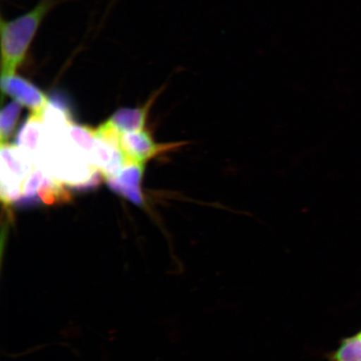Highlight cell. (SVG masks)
I'll list each match as a JSON object with an SVG mask.
<instances>
[{
    "label": "cell",
    "mask_w": 361,
    "mask_h": 361,
    "mask_svg": "<svg viewBox=\"0 0 361 361\" xmlns=\"http://www.w3.org/2000/svg\"><path fill=\"white\" fill-rule=\"evenodd\" d=\"M44 177V169L35 164L23 186L21 197L16 202L18 206L23 207L35 206L38 202H42L38 196V190Z\"/></svg>",
    "instance_id": "cell-10"
},
{
    "label": "cell",
    "mask_w": 361,
    "mask_h": 361,
    "mask_svg": "<svg viewBox=\"0 0 361 361\" xmlns=\"http://www.w3.org/2000/svg\"><path fill=\"white\" fill-rule=\"evenodd\" d=\"M22 105L18 102H12L4 106L0 114V140L1 143L7 142L19 121Z\"/></svg>",
    "instance_id": "cell-12"
},
{
    "label": "cell",
    "mask_w": 361,
    "mask_h": 361,
    "mask_svg": "<svg viewBox=\"0 0 361 361\" xmlns=\"http://www.w3.org/2000/svg\"><path fill=\"white\" fill-rule=\"evenodd\" d=\"M144 170V164H126L116 178L106 180L108 187L133 204L144 207L146 202L141 187Z\"/></svg>",
    "instance_id": "cell-5"
},
{
    "label": "cell",
    "mask_w": 361,
    "mask_h": 361,
    "mask_svg": "<svg viewBox=\"0 0 361 361\" xmlns=\"http://www.w3.org/2000/svg\"><path fill=\"white\" fill-rule=\"evenodd\" d=\"M182 143L157 144L152 135L145 130L121 135V149L126 164L145 165L152 158L165 151L179 147Z\"/></svg>",
    "instance_id": "cell-3"
},
{
    "label": "cell",
    "mask_w": 361,
    "mask_h": 361,
    "mask_svg": "<svg viewBox=\"0 0 361 361\" xmlns=\"http://www.w3.org/2000/svg\"><path fill=\"white\" fill-rule=\"evenodd\" d=\"M1 185L0 197L6 207L20 200L22 188L28 176L33 170L35 161L18 146L1 143Z\"/></svg>",
    "instance_id": "cell-2"
},
{
    "label": "cell",
    "mask_w": 361,
    "mask_h": 361,
    "mask_svg": "<svg viewBox=\"0 0 361 361\" xmlns=\"http://www.w3.org/2000/svg\"><path fill=\"white\" fill-rule=\"evenodd\" d=\"M329 361H361V331L343 338L335 350L328 355Z\"/></svg>",
    "instance_id": "cell-11"
},
{
    "label": "cell",
    "mask_w": 361,
    "mask_h": 361,
    "mask_svg": "<svg viewBox=\"0 0 361 361\" xmlns=\"http://www.w3.org/2000/svg\"><path fill=\"white\" fill-rule=\"evenodd\" d=\"M38 196L40 201L47 205H59L71 201V194L64 183L53 177L45 175L42 185L39 188Z\"/></svg>",
    "instance_id": "cell-8"
},
{
    "label": "cell",
    "mask_w": 361,
    "mask_h": 361,
    "mask_svg": "<svg viewBox=\"0 0 361 361\" xmlns=\"http://www.w3.org/2000/svg\"><path fill=\"white\" fill-rule=\"evenodd\" d=\"M1 89L4 94L28 107L35 114L44 116L49 104L48 98L30 80L16 74L2 75Z\"/></svg>",
    "instance_id": "cell-4"
},
{
    "label": "cell",
    "mask_w": 361,
    "mask_h": 361,
    "mask_svg": "<svg viewBox=\"0 0 361 361\" xmlns=\"http://www.w3.org/2000/svg\"><path fill=\"white\" fill-rule=\"evenodd\" d=\"M44 116L31 113L18 133L17 146L22 149L34 161L37 159L40 135L43 130Z\"/></svg>",
    "instance_id": "cell-7"
},
{
    "label": "cell",
    "mask_w": 361,
    "mask_h": 361,
    "mask_svg": "<svg viewBox=\"0 0 361 361\" xmlns=\"http://www.w3.org/2000/svg\"><path fill=\"white\" fill-rule=\"evenodd\" d=\"M152 102L153 99L140 108H121L108 121L121 133L141 132L146 125L148 110Z\"/></svg>",
    "instance_id": "cell-6"
},
{
    "label": "cell",
    "mask_w": 361,
    "mask_h": 361,
    "mask_svg": "<svg viewBox=\"0 0 361 361\" xmlns=\"http://www.w3.org/2000/svg\"><path fill=\"white\" fill-rule=\"evenodd\" d=\"M68 0H39L28 12L6 20L1 19L2 75H15L25 61L39 27L54 8Z\"/></svg>",
    "instance_id": "cell-1"
},
{
    "label": "cell",
    "mask_w": 361,
    "mask_h": 361,
    "mask_svg": "<svg viewBox=\"0 0 361 361\" xmlns=\"http://www.w3.org/2000/svg\"><path fill=\"white\" fill-rule=\"evenodd\" d=\"M67 132L71 141L84 153L90 164H92V153L97 140L96 129L73 123L67 128Z\"/></svg>",
    "instance_id": "cell-9"
}]
</instances>
